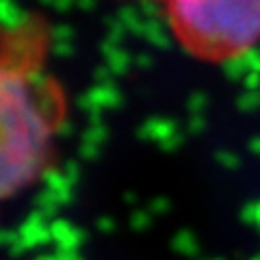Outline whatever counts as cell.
Instances as JSON below:
<instances>
[{"label":"cell","mask_w":260,"mask_h":260,"mask_svg":"<svg viewBox=\"0 0 260 260\" xmlns=\"http://www.w3.org/2000/svg\"><path fill=\"white\" fill-rule=\"evenodd\" d=\"M172 35L193 59L225 63L260 44V0H165Z\"/></svg>","instance_id":"7a4b0ae2"},{"label":"cell","mask_w":260,"mask_h":260,"mask_svg":"<svg viewBox=\"0 0 260 260\" xmlns=\"http://www.w3.org/2000/svg\"><path fill=\"white\" fill-rule=\"evenodd\" d=\"M50 26L26 15L3 35L0 56V174L3 195L35 184L50 167L54 137L65 121V95L46 74Z\"/></svg>","instance_id":"6da1fadb"}]
</instances>
